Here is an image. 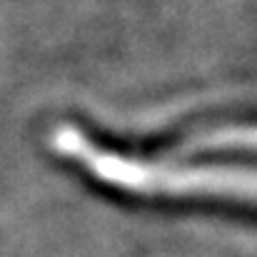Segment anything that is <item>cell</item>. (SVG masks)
I'll return each mask as SVG.
<instances>
[{"label":"cell","instance_id":"1","mask_svg":"<svg viewBox=\"0 0 257 257\" xmlns=\"http://www.w3.org/2000/svg\"><path fill=\"white\" fill-rule=\"evenodd\" d=\"M55 150L75 160L83 170L107 187L148 197L215 195L257 202V168L247 165H180L170 160L130 158L87 140L73 125H63L53 138Z\"/></svg>","mask_w":257,"mask_h":257},{"label":"cell","instance_id":"2","mask_svg":"<svg viewBox=\"0 0 257 257\" xmlns=\"http://www.w3.org/2000/svg\"><path fill=\"white\" fill-rule=\"evenodd\" d=\"M205 148H257V125L250 127H227L200 140Z\"/></svg>","mask_w":257,"mask_h":257}]
</instances>
